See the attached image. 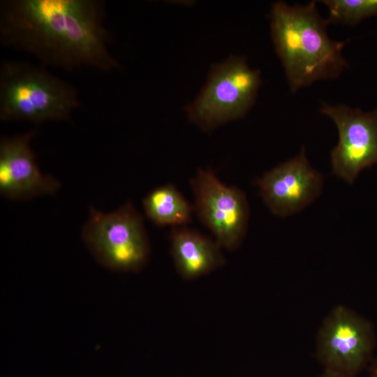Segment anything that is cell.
Returning a JSON list of instances; mask_svg holds the SVG:
<instances>
[{
	"instance_id": "cell-10",
	"label": "cell",
	"mask_w": 377,
	"mask_h": 377,
	"mask_svg": "<svg viewBox=\"0 0 377 377\" xmlns=\"http://www.w3.org/2000/svg\"><path fill=\"white\" fill-rule=\"evenodd\" d=\"M34 131L0 140V194L13 200H27L44 195H54L61 183L43 174L31 147Z\"/></svg>"
},
{
	"instance_id": "cell-3",
	"label": "cell",
	"mask_w": 377,
	"mask_h": 377,
	"mask_svg": "<svg viewBox=\"0 0 377 377\" xmlns=\"http://www.w3.org/2000/svg\"><path fill=\"white\" fill-rule=\"evenodd\" d=\"M80 106L76 88L47 67L5 60L0 67V120L66 121Z\"/></svg>"
},
{
	"instance_id": "cell-2",
	"label": "cell",
	"mask_w": 377,
	"mask_h": 377,
	"mask_svg": "<svg viewBox=\"0 0 377 377\" xmlns=\"http://www.w3.org/2000/svg\"><path fill=\"white\" fill-rule=\"evenodd\" d=\"M316 4L277 1L270 10L272 38L293 92L318 80L337 78L348 66L342 55L346 43L330 38V22L320 15Z\"/></svg>"
},
{
	"instance_id": "cell-12",
	"label": "cell",
	"mask_w": 377,
	"mask_h": 377,
	"mask_svg": "<svg viewBox=\"0 0 377 377\" xmlns=\"http://www.w3.org/2000/svg\"><path fill=\"white\" fill-rule=\"evenodd\" d=\"M142 206L147 217L159 226H185L191 221L194 211V206L171 184L149 191L142 200Z\"/></svg>"
},
{
	"instance_id": "cell-9",
	"label": "cell",
	"mask_w": 377,
	"mask_h": 377,
	"mask_svg": "<svg viewBox=\"0 0 377 377\" xmlns=\"http://www.w3.org/2000/svg\"><path fill=\"white\" fill-rule=\"evenodd\" d=\"M255 184L269 209L286 217L311 203L320 193L323 180L309 164L303 148L294 158L265 172Z\"/></svg>"
},
{
	"instance_id": "cell-4",
	"label": "cell",
	"mask_w": 377,
	"mask_h": 377,
	"mask_svg": "<svg viewBox=\"0 0 377 377\" xmlns=\"http://www.w3.org/2000/svg\"><path fill=\"white\" fill-rule=\"evenodd\" d=\"M81 237L96 261L108 269L138 272L148 262L151 249L143 219L131 202L110 212L91 206Z\"/></svg>"
},
{
	"instance_id": "cell-7",
	"label": "cell",
	"mask_w": 377,
	"mask_h": 377,
	"mask_svg": "<svg viewBox=\"0 0 377 377\" xmlns=\"http://www.w3.org/2000/svg\"><path fill=\"white\" fill-rule=\"evenodd\" d=\"M373 346L368 321L349 308L338 306L319 330L316 353L325 371L355 377L367 362Z\"/></svg>"
},
{
	"instance_id": "cell-6",
	"label": "cell",
	"mask_w": 377,
	"mask_h": 377,
	"mask_svg": "<svg viewBox=\"0 0 377 377\" xmlns=\"http://www.w3.org/2000/svg\"><path fill=\"white\" fill-rule=\"evenodd\" d=\"M194 211L221 248L233 251L241 244L247 228L249 209L245 193L223 184L210 169L199 168L191 180Z\"/></svg>"
},
{
	"instance_id": "cell-5",
	"label": "cell",
	"mask_w": 377,
	"mask_h": 377,
	"mask_svg": "<svg viewBox=\"0 0 377 377\" xmlns=\"http://www.w3.org/2000/svg\"><path fill=\"white\" fill-rule=\"evenodd\" d=\"M260 73L241 56L230 55L214 64L207 82L186 108L188 119L203 131L243 117L253 105Z\"/></svg>"
},
{
	"instance_id": "cell-14",
	"label": "cell",
	"mask_w": 377,
	"mask_h": 377,
	"mask_svg": "<svg viewBox=\"0 0 377 377\" xmlns=\"http://www.w3.org/2000/svg\"><path fill=\"white\" fill-rule=\"evenodd\" d=\"M369 377H377V357L374 360L370 367Z\"/></svg>"
},
{
	"instance_id": "cell-13",
	"label": "cell",
	"mask_w": 377,
	"mask_h": 377,
	"mask_svg": "<svg viewBox=\"0 0 377 377\" xmlns=\"http://www.w3.org/2000/svg\"><path fill=\"white\" fill-rule=\"evenodd\" d=\"M329 11L330 23L355 25L363 20L377 16V0H324Z\"/></svg>"
},
{
	"instance_id": "cell-8",
	"label": "cell",
	"mask_w": 377,
	"mask_h": 377,
	"mask_svg": "<svg viewBox=\"0 0 377 377\" xmlns=\"http://www.w3.org/2000/svg\"><path fill=\"white\" fill-rule=\"evenodd\" d=\"M320 110L338 130L339 141L330 155L332 172L353 184L362 170L377 164V108L365 112L323 104Z\"/></svg>"
},
{
	"instance_id": "cell-1",
	"label": "cell",
	"mask_w": 377,
	"mask_h": 377,
	"mask_svg": "<svg viewBox=\"0 0 377 377\" xmlns=\"http://www.w3.org/2000/svg\"><path fill=\"white\" fill-rule=\"evenodd\" d=\"M105 16V3L99 0H4L0 40L46 67L110 72L119 64L109 50Z\"/></svg>"
},
{
	"instance_id": "cell-11",
	"label": "cell",
	"mask_w": 377,
	"mask_h": 377,
	"mask_svg": "<svg viewBox=\"0 0 377 377\" xmlns=\"http://www.w3.org/2000/svg\"><path fill=\"white\" fill-rule=\"evenodd\" d=\"M170 251L175 268L185 280H194L223 266L221 247L201 233L176 226L170 234Z\"/></svg>"
},
{
	"instance_id": "cell-15",
	"label": "cell",
	"mask_w": 377,
	"mask_h": 377,
	"mask_svg": "<svg viewBox=\"0 0 377 377\" xmlns=\"http://www.w3.org/2000/svg\"><path fill=\"white\" fill-rule=\"evenodd\" d=\"M318 377H345L337 374L325 371V374Z\"/></svg>"
}]
</instances>
